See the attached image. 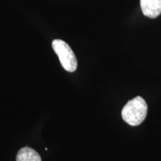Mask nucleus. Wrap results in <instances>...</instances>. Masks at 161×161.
Wrapping results in <instances>:
<instances>
[{"label": "nucleus", "instance_id": "f257e3e1", "mask_svg": "<svg viewBox=\"0 0 161 161\" xmlns=\"http://www.w3.org/2000/svg\"><path fill=\"white\" fill-rule=\"evenodd\" d=\"M148 106L146 101L141 96H136L128 101L122 110V117L126 123L131 126H136L145 120Z\"/></svg>", "mask_w": 161, "mask_h": 161}, {"label": "nucleus", "instance_id": "f03ea898", "mask_svg": "<svg viewBox=\"0 0 161 161\" xmlns=\"http://www.w3.org/2000/svg\"><path fill=\"white\" fill-rule=\"evenodd\" d=\"M52 48L59 58L62 67L66 71L73 72L77 69L78 62L71 47L62 40H54Z\"/></svg>", "mask_w": 161, "mask_h": 161}, {"label": "nucleus", "instance_id": "7ed1b4c3", "mask_svg": "<svg viewBox=\"0 0 161 161\" xmlns=\"http://www.w3.org/2000/svg\"><path fill=\"white\" fill-rule=\"evenodd\" d=\"M140 7L146 17L156 18L161 14V0H140Z\"/></svg>", "mask_w": 161, "mask_h": 161}, {"label": "nucleus", "instance_id": "20e7f679", "mask_svg": "<svg viewBox=\"0 0 161 161\" xmlns=\"http://www.w3.org/2000/svg\"><path fill=\"white\" fill-rule=\"evenodd\" d=\"M17 161H41V157L33 148L23 147L17 153Z\"/></svg>", "mask_w": 161, "mask_h": 161}]
</instances>
